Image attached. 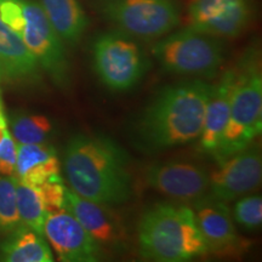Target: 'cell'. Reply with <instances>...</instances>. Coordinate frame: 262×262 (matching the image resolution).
<instances>
[{"mask_svg":"<svg viewBox=\"0 0 262 262\" xmlns=\"http://www.w3.org/2000/svg\"><path fill=\"white\" fill-rule=\"evenodd\" d=\"M62 166L72 191L91 202L118 205L133 194L129 157L107 136L75 134L66 146Z\"/></svg>","mask_w":262,"mask_h":262,"instance_id":"6da1fadb","label":"cell"},{"mask_svg":"<svg viewBox=\"0 0 262 262\" xmlns=\"http://www.w3.org/2000/svg\"><path fill=\"white\" fill-rule=\"evenodd\" d=\"M211 90L212 84L194 79L159 91L137 120L141 146L162 150L199 139Z\"/></svg>","mask_w":262,"mask_h":262,"instance_id":"7a4b0ae2","label":"cell"},{"mask_svg":"<svg viewBox=\"0 0 262 262\" xmlns=\"http://www.w3.org/2000/svg\"><path fill=\"white\" fill-rule=\"evenodd\" d=\"M139 253L146 260L185 262L208 254L194 212L186 204L158 203L137 225Z\"/></svg>","mask_w":262,"mask_h":262,"instance_id":"3957f363","label":"cell"},{"mask_svg":"<svg viewBox=\"0 0 262 262\" xmlns=\"http://www.w3.org/2000/svg\"><path fill=\"white\" fill-rule=\"evenodd\" d=\"M234 70L228 122L212 156L217 163L253 143L262 129V74L257 48L245 51Z\"/></svg>","mask_w":262,"mask_h":262,"instance_id":"277c9868","label":"cell"},{"mask_svg":"<svg viewBox=\"0 0 262 262\" xmlns=\"http://www.w3.org/2000/svg\"><path fill=\"white\" fill-rule=\"evenodd\" d=\"M0 18L14 31L60 89L71 85L72 74L66 45L35 0H0Z\"/></svg>","mask_w":262,"mask_h":262,"instance_id":"5b68a950","label":"cell"},{"mask_svg":"<svg viewBox=\"0 0 262 262\" xmlns=\"http://www.w3.org/2000/svg\"><path fill=\"white\" fill-rule=\"evenodd\" d=\"M152 54L163 70L191 77H215L225 61L221 39L189 26L160 38L153 45Z\"/></svg>","mask_w":262,"mask_h":262,"instance_id":"8992f818","label":"cell"},{"mask_svg":"<svg viewBox=\"0 0 262 262\" xmlns=\"http://www.w3.org/2000/svg\"><path fill=\"white\" fill-rule=\"evenodd\" d=\"M94 71L111 91H127L142 80L149 67L137 39L114 29L101 33L91 47Z\"/></svg>","mask_w":262,"mask_h":262,"instance_id":"52a82bcc","label":"cell"},{"mask_svg":"<svg viewBox=\"0 0 262 262\" xmlns=\"http://www.w3.org/2000/svg\"><path fill=\"white\" fill-rule=\"evenodd\" d=\"M95 6L116 29L140 40L163 38L181 22L178 0H96Z\"/></svg>","mask_w":262,"mask_h":262,"instance_id":"ba28073f","label":"cell"},{"mask_svg":"<svg viewBox=\"0 0 262 262\" xmlns=\"http://www.w3.org/2000/svg\"><path fill=\"white\" fill-rule=\"evenodd\" d=\"M262 158L256 143L229 156L209 173V192L227 203L254 192L261 185Z\"/></svg>","mask_w":262,"mask_h":262,"instance_id":"9c48e42d","label":"cell"},{"mask_svg":"<svg viewBox=\"0 0 262 262\" xmlns=\"http://www.w3.org/2000/svg\"><path fill=\"white\" fill-rule=\"evenodd\" d=\"M193 212L208 253L219 256H237L248 243L239 237L231 210L220 199L206 193L193 202Z\"/></svg>","mask_w":262,"mask_h":262,"instance_id":"30bf717a","label":"cell"},{"mask_svg":"<svg viewBox=\"0 0 262 262\" xmlns=\"http://www.w3.org/2000/svg\"><path fill=\"white\" fill-rule=\"evenodd\" d=\"M253 17L250 0H191L189 27L216 38H235Z\"/></svg>","mask_w":262,"mask_h":262,"instance_id":"8fae6325","label":"cell"},{"mask_svg":"<svg viewBox=\"0 0 262 262\" xmlns=\"http://www.w3.org/2000/svg\"><path fill=\"white\" fill-rule=\"evenodd\" d=\"M42 233L60 261L95 262L103 256L102 249L67 208L47 215Z\"/></svg>","mask_w":262,"mask_h":262,"instance_id":"7c38bea8","label":"cell"},{"mask_svg":"<svg viewBox=\"0 0 262 262\" xmlns=\"http://www.w3.org/2000/svg\"><path fill=\"white\" fill-rule=\"evenodd\" d=\"M146 183L163 195L179 202H194L209 192V173L191 162H168L149 166Z\"/></svg>","mask_w":262,"mask_h":262,"instance_id":"4fadbf2b","label":"cell"},{"mask_svg":"<svg viewBox=\"0 0 262 262\" xmlns=\"http://www.w3.org/2000/svg\"><path fill=\"white\" fill-rule=\"evenodd\" d=\"M66 208L79 220L102 251L120 253L126 247V229L108 205L91 202L67 188Z\"/></svg>","mask_w":262,"mask_h":262,"instance_id":"5bb4252c","label":"cell"},{"mask_svg":"<svg viewBox=\"0 0 262 262\" xmlns=\"http://www.w3.org/2000/svg\"><path fill=\"white\" fill-rule=\"evenodd\" d=\"M41 68L22 39L0 18V71L3 79L14 84L37 85Z\"/></svg>","mask_w":262,"mask_h":262,"instance_id":"9a60e30c","label":"cell"},{"mask_svg":"<svg viewBox=\"0 0 262 262\" xmlns=\"http://www.w3.org/2000/svg\"><path fill=\"white\" fill-rule=\"evenodd\" d=\"M235 81L234 67L226 71L217 84L212 85V90L205 108L203 129L199 136L201 148L214 156L227 125L231 108V97Z\"/></svg>","mask_w":262,"mask_h":262,"instance_id":"2e32d148","label":"cell"},{"mask_svg":"<svg viewBox=\"0 0 262 262\" xmlns=\"http://www.w3.org/2000/svg\"><path fill=\"white\" fill-rule=\"evenodd\" d=\"M61 162L56 149L49 143L18 145L14 176L25 185L38 187L61 176Z\"/></svg>","mask_w":262,"mask_h":262,"instance_id":"e0dca14e","label":"cell"},{"mask_svg":"<svg viewBox=\"0 0 262 262\" xmlns=\"http://www.w3.org/2000/svg\"><path fill=\"white\" fill-rule=\"evenodd\" d=\"M38 3L63 44L68 47L79 44L89 26V18L79 0H39Z\"/></svg>","mask_w":262,"mask_h":262,"instance_id":"ac0fdd59","label":"cell"},{"mask_svg":"<svg viewBox=\"0 0 262 262\" xmlns=\"http://www.w3.org/2000/svg\"><path fill=\"white\" fill-rule=\"evenodd\" d=\"M0 261L52 262L54 255L42 234L21 225L0 244Z\"/></svg>","mask_w":262,"mask_h":262,"instance_id":"d6986e66","label":"cell"},{"mask_svg":"<svg viewBox=\"0 0 262 262\" xmlns=\"http://www.w3.org/2000/svg\"><path fill=\"white\" fill-rule=\"evenodd\" d=\"M11 135L18 145L48 143L54 135V124L42 114L16 111L10 117Z\"/></svg>","mask_w":262,"mask_h":262,"instance_id":"ffe728a7","label":"cell"},{"mask_svg":"<svg viewBox=\"0 0 262 262\" xmlns=\"http://www.w3.org/2000/svg\"><path fill=\"white\" fill-rule=\"evenodd\" d=\"M16 203L21 224L44 235L42 229L48 212L38 188L25 185L16 179Z\"/></svg>","mask_w":262,"mask_h":262,"instance_id":"44dd1931","label":"cell"},{"mask_svg":"<svg viewBox=\"0 0 262 262\" xmlns=\"http://www.w3.org/2000/svg\"><path fill=\"white\" fill-rule=\"evenodd\" d=\"M16 203L15 176H0V235H8L21 226Z\"/></svg>","mask_w":262,"mask_h":262,"instance_id":"7402d4cb","label":"cell"},{"mask_svg":"<svg viewBox=\"0 0 262 262\" xmlns=\"http://www.w3.org/2000/svg\"><path fill=\"white\" fill-rule=\"evenodd\" d=\"M234 224L245 231H256L262 224V199L257 194H247L235 202L231 212Z\"/></svg>","mask_w":262,"mask_h":262,"instance_id":"603a6c76","label":"cell"},{"mask_svg":"<svg viewBox=\"0 0 262 262\" xmlns=\"http://www.w3.org/2000/svg\"><path fill=\"white\" fill-rule=\"evenodd\" d=\"M37 188L40 193L42 202H44L45 210H47L48 214L66 208L67 187L64 186L63 179L61 176H57V178L41 183Z\"/></svg>","mask_w":262,"mask_h":262,"instance_id":"cb8c5ba5","label":"cell"},{"mask_svg":"<svg viewBox=\"0 0 262 262\" xmlns=\"http://www.w3.org/2000/svg\"><path fill=\"white\" fill-rule=\"evenodd\" d=\"M17 159V142L11 134L0 141V175L14 176Z\"/></svg>","mask_w":262,"mask_h":262,"instance_id":"d4e9b609","label":"cell"},{"mask_svg":"<svg viewBox=\"0 0 262 262\" xmlns=\"http://www.w3.org/2000/svg\"><path fill=\"white\" fill-rule=\"evenodd\" d=\"M9 126H8V119L6 117L0 118V141H2L6 136V134H9Z\"/></svg>","mask_w":262,"mask_h":262,"instance_id":"484cf974","label":"cell"},{"mask_svg":"<svg viewBox=\"0 0 262 262\" xmlns=\"http://www.w3.org/2000/svg\"><path fill=\"white\" fill-rule=\"evenodd\" d=\"M5 117L4 114V106H3V100H2V95H0V118Z\"/></svg>","mask_w":262,"mask_h":262,"instance_id":"4316f807","label":"cell"},{"mask_svg":"<svg viewBox=\"0 0 262 262\" xmlns=\"http://www.w3.org/2000/svg\"><path fill=\"white\" fill-rule=\"evenodd\" d=\"M3 81V75H2V71H0V84H2Z\"/></svg>","mask_w":262,"mask_h":262,"instance_id":"83f0119b","label":"cell"}]
</instances>
